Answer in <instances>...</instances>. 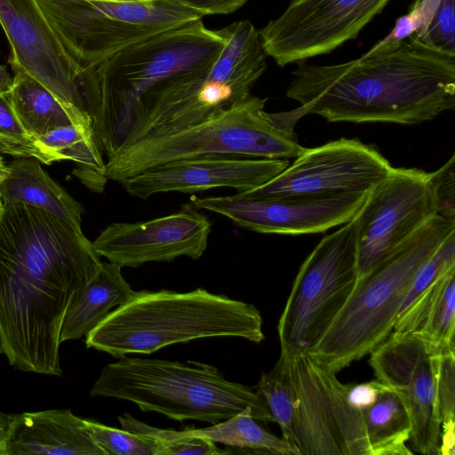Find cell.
<instances>
[{"mask_svg":"<svg viewBox=\"0 0 455 455\" xmlns=\"http://www.w3.org/2000/svg\"><path fill=\"white\" fill-rule=\"evenodd\" d=\"M438 353L419 338L395 331L370 353L376 379L393 388L406 406L411 425L410 445L422 455H439Z\"/></svg>","mask_w":455,"mask_h":455,"instance_id":"9a60e30c","label":"cell"},{"mask_svg":"<svg viewBox=\"0 0 455 455\" xmlns=\"http://www.w3.org/2000/svg\"><path fill=\"white\" fill-rule=\"evenodd\" d=\"M105 1H137V0H105Z\"/></svg>","mask_w":455,"mask_h":455,"instance_id":"7bdbcfd3","label":"cell"},{"mask_svg":"<svg viewBox=\"0 0 455 455\" xmlns=\"http://www.w3.org/2000/svg\"><path fill=\"white\" fill-rule=\"evenodd\" d=\"M9 425V414L4 413L0 411V442L4 443Z\"/></svg>","mask_w":455,"mask_h":455,"instance_id":"f35d334b","label":"cell"},{"mask_svg":"<svg viewBox=\"0 0 455 455\" xmlns=\"http://www.w3.org/2000/svg\"><path fill=\"white\" fill-rule=\"evenodd\" d=\"M252 304L198 288L134 291L86 335V347L121 358L212 337L260 343L265 335Z\"/></svg>","mask_w":455,"mask_h":455,"instance_id":"277c9868","label":"cell"},{"mask_svg":"<svg viewBox=\"0 0 455 455\" xmlns=\"http://www.w3.org/2000/svg\"><path fill=\"white\" fill-rule=\"evenodd\" d=\"M293 398V440L301 455H371L363 413L347 400L348 384L307 353L280 357L269 372Z\"/></svg>","mask_w":455,"mask_h":455,"instance_id":"30bf717a","label":"cell"},{"mask_svg":"<svg viewBox=\"0 0 455 455\" xmlns=\"http://www.w3.org/2000/svg\"><path fill=\"white\" fill-rule=\"evenodd\" d=\"M14 73L8 94L16 115L30 135L38 138L74 124L64 106L44 85L22 70Z\"/></svg>","mask_w":455,"mask_h":455,"instance_id":"484cf974","label":"cell"},{"mask_svg":"<svg viewBox=\"0 0 455 455\" xmlns=\"http://www.w3.org/2000/svg\"><path fill=\"white\" fill-rule=\"evenodd\" d=\"M267 100L251 95L197 124L124 144L107 158V178L121 183L168 162L205 156H298L305 148L297 140L296 123L288 111L266 112Z\"/></svg>","mask_w":455,"mask_h":455,"instance_id":"52a82bcc","label":"cell"},{"mask_svg":"<svg viewBox=\"0 0 455 455\" xmlns=\"http://www.w3.org/2000/svg\"><path fill=\"white\" fill-rule=\"evenodd\" d=\"M0 24L11 45L9 62L44 85L64 106L75 125L92 132L82 95L84 69L57 38L36 0H0Z\"/></svg>","mask_w":455,"mask_h":455,"instance_id":"7c38bea8","label":"cell"},{"mask_svg":"<svg viewBox=\"0 0 455 455\" xmlns=\"http://www.w3.org/2000/svg\"><path fill=\"white\" fill-rule=\"evenodd\" d=\"M7 167V174L0 181L3 204L23 203L81 228L82 205L44 171L38 160L20 158Z\"/></svg>","mask_w":455,"mask_h":455,"instance_id":"44dd1931","label":"cell"},{"mask_svg":"<svg viewBox=\"0 0 455 455\" xmlns=\"http://www.w3.org/2000/svg\"><path fill=\"white\" fill-rule=\"evenodd\" d=\"M455 155L437 171L430 172L437 213L445 218H455Z\"/></svg>","mask_w":455,"mask_h":455,"instance_id":"e575fe53","label":"cell"},{"mask_svg":"<svg viewBox=\"0 0 455 455\" xmlns=\"http://www.w3.org/2000/svg\"><path fill=\"white\" fill-rule=\"evenodd\" d=\"M253 418L251 406L239 413L204 428L186 427L177 431L180 437L196 436L235 448L242 453L301 455L298 448L283 437L267 431Z\"/></svg>","mask_w":455,"mask_h":455,"instance_id":"603a6c76","label":"cell"},{"mask_svg":"<svg viewBox=\"0 0 455 455\" xmlns=\"http://www.w3.org/2000/svg\"><path fill=\"white\" fill-rule=\"evenodd\" d=\"M13 82V77L7 71L6 65H0V91L9 90Z\"/></svg>","mask_w":455,"mask_h":455,"instance_id":"74e56055","label":"cell"},{"mask_svg":"<svg viewBox=\"0 0 455 455\" xmlns=\"http://www.w3.org/2000/svg\"><path fill=\"white\" fill-rule=\"evenodd\" d=\"M8 172L7 164H5L4 158L0 155V181L6 176Z\"/></svg>","mask_w":455,"mask_h":455,"instance_id":"ab89813d","label":"cell"},{"mask_svg":"<svg viewBox=\"0 0 455 455\" xmlns=\"http://www.w3.org/2000/svg\"><path fill=\"white\" fill-rule=\"evenodd\" d=\"M389 35L455 56V0H414Z\"/></svg>","mask_w":455,"mask_h":455,"instance_id":"4316f807","label":"cell"},{"mask_svg":"<svg viewBox=\"0 0 455 455\" xmlns=\"http://www.w3.org/2000/svg\"><path fill=\"white\" fill-rule=\"evenodd\" d=\"M455 231V218L435 215L369 272L307 354L338 373L369 355L393 331L419 267Z\"/></svg>","mask_w":455,"mask_h":455,"instance_id":"5b68a950","label":"cell"},{"mask_svg":"<svg viewBox=\"0 0 455 455\" xmlns=\"http://www.w3.org/2000/svg\"><path fill=\"white\" fill-rule=\"evenodd\" d=\"M85 427L106 455H160V446L152 437L114 428L84 419Z\"/></svg>","mask_w":455,"mask_h":455,"instance_id":"1f68e13d","label":"cell"},{"mask_svg":"<svg viewBox=\"0 0 455 455\" xmlns=\"http://www.w3.org/2000/svg\"><path fill=\"white\" fill-rule=\"evenodd\" d=\"M57 38L84 71L157 34L203 19L168 0H36Z\"/></svg>","mask_w":455,"mask_h":455,"instance_id":"ba28073f","label":"cell"},{"mask_svg":"<svg viewBox=\"0 0 455 455\" xmlns=\"http://www.w3.org/2000/svg\"><path fill=\"white\" fill-rule=\"evenodd\" d=\"M358 279L354 219L325 235L302 263L280 316V357L307 353L344 307Z\"/></svg>","mask_w":455,"mask_h":455,"instance_id":"9c48e42d","label":"cell"},{"mask_svg":"<svg viewBox=\"0 0 455 455\" xmlns=\"http://www.w3.org/2000/svg\"><path fill=\"white\" fill-rule=\"evenodd\" d=\"M121 269L116 263L102 262L99 274L67 310L60 329V343L86 336L113 308L131 298L133 291Z\"/></svg>","mask_w":455,"mask_h":455,"instance_id":"7402d4cb","label":"cell"},{"mask_svg":"<svg viewBox=\"0 0 455 455\" xmlns=\"http://www.w3.org/2000/svg\"><path fill=\"white\" fill-rule=\"evenodd\" d=\"M437 214L430 172L393 167L367 193L353 217L357 228L358 277Z\"/></svg>","mask_w":455,"mask_h":455,"instance_id":"8fae6325","label":"cell"},{"mask_svg":"<svg viewBox=\"0 0 455 455\" xmlns=\"http://www.w3.org/2000/svg\"><path fill=\"white\" fill-rule=\"evenodd\" d=\"M90 395L130 401L178 421L215 424L251 406L257 421L274 422L254 387L229 381L217 367L196 361L124 355L102 369Z\"/></svg>","mask_w":455,"mask_h":455,"instance_id":"8992f818","label":"cell"},{"mask_svg":"<svg viewBox=\"0 0 455 455\" xmlns=\"http://www.w3.org/2000/svg\"><path fill=\"white\" fill-rule=\"evenodd\" d=\"M256 391L265 399L268 409L282 431V437L292 446L297 447L292 435L294 413L293 398L287 383L271 373H262Z\"/></svg>","mask_w":455,"mask_h":455,"instance_id":"d6a6232c","label":"cell"},{"mask_svg":"<svg viewBox=\"0 0 455 455\" xmlns=\"http://www.w3.org/2000/svg\"><path fill=\"white\" fill-rule=\"evenodd\" d=\"M3 204V354L18 370L61 376L60 334L63 318L99 274L102 261L82 228L23 203Z\"/></svg>","mask_w":455,"mask_h":455,"instance_id":"6da1fadb","label":"cell"},{"mask_svg":"<svg viewBox=\"0 0 455 455\" xmlns=\"http://www.w3.org/2000/svg\"><path fill=\"white\" fill-rule=\"evenodd\" d=\"M392 169L373 147L341 138L304 148L278 175L243 193L254 197L368 193Z\"/></svg>","mask_w":455,"mask_h":455,"instance_id":"5bb4252c","label":"cell"},{"mask_svg":"<svg viewBox=\"0 0 455 455\" xmlns=\"http://www.w3.org/2000/svg\"><path fill=\"white\" fill-rule=\"evenodd\" d=\"M0 354H3V350H2V346H1V342H0Z\"/></svg>","mask_w":455,"mask_h":455,"instance_id":"ee69618b","label":"cell"},{"mask_svg":"<svg viewBox=\"0 0 455 455\" xmlns=\"http://www.w3.org/2000/svg\"><path fill=\"white\" fill-rule=\"evenodd\" d=\"M123 429L154 438L160 446V455H220L228 451L220 449L215 443L202 437H180L176 430L162 429L141 422L130 413L118 416Z\"/></svg>","mask_w":455,"mask_h":455,"instance_id":"4dcf8cb0","label":"cell"},{"mask_svg":"<svg viewBox=\"0 0 455 455\" xmlns=\"http://www.w3.org/2000/svg\"><path fill=\"white\" fill-rule=\"evenodd\" d=\"M371 455H411L408 448L411 419L400 395L386 388L378 401L363 412Z\"/></svg>","mask_w":455,"mask_h":455,"instance_id":"83f0119b","label":"cell"},{"mask_svg":"<svg viewBox=\"0 0 455 455\" xmlns=\"http://www.w3.org/2000/svg\"><path fill=\"white\" fill-rule=\"evenodd\" d=\"M453 268H455V231L448 235L417 270L411 289L401 307L400 315L432 283Z\"/></svg>","mask_w":455,"mask_h":455,"instance_id":"836d02e7","label":"cell"},{"mask_svg":"<svg viewBox=\"0 0 455 455\" xmlns=\"http://www.w3.org/2000/svg\"><path fill=\"white\" fill-rule=\"evenodd\" d=\"M6 455H106L69 410L9 414Z\"/></svg>","mask_w":455,"mask_h":455,"instance_id":"d6986e66","label":"cell"},{"mask_svg":"<svg viewBox=\"0 0 455 455\" xmlns=\"http://www.w3.org/2000/svg\"><path fill=\"white\" fill-rule=\"evenodd\" d=\"M389 1L290 0L259 30L263 50L280 67L329 53L355 38Z\"/></svg>","mask_w":455,"mask_h":455,"instance_id":"4fadbf2b","label":"cell"},{"mask_svg":"<svg viewBox=\"0 0 455 455\" xmlns=\"http://www.w3.org/2000/svg\"><path fill=\"white\" fill-rule=\"evenodd\" d=\"M225 44L203 20L131 45L84 71L82 95L96 141L107 158L126 140L140 101L163 84L212 68Z\"/></svg>","mask_w":455,"mask_h":455,"instance_id":"3957f363","label":"cell"},{"mask_svg":"<svg viewBox=\"0 0 455 455\" xmlns=\"http://www.w3.org/2000/svg\"><path fill=\"white\" fill-rule=\"evenodd\" d=\"M393 331L414 335L436 352L455 350V268L399 315Z\"/></svg>","mask_w":455,"mask_h":455,"instance_id":"ffe728a7","label":"cell"},{"mask_svg":"<svg viewBox=\"0 0 455 455\" xmlns=\"http://www.w3.org/2000/svg\"><path fill=\"white\" fill-rule=\"evenodd\" d=\"M288 165L286 159L205 156L149 168L121 184L130 196L141 199L158 193H193L218 188L243 193L267 182Z\"/></svg>","mask_w":455,"mask_h":455,"instance_id":"ac0fdd59","label":"cell"},{"mask_svg":"<svg viewBox=\"0 0 455 455\" xmlns=\"http://www.w3.org/2000/svg\"><path fill=\"white\" fill-rule=\"evenodd\" d=\"M436 403L441 421L439 455L455 454V350L438 353Z\"/></svg>","mask_w":455,"mask_h":455,"instance_id":"f546056e","label":"cell"},{"mask_svg":"<svg viewBox=\"0 0 455 455\" xmlns=\"http://www.w3.org/2000/svg\"><path fill=\"white\" fill-rule=\"evenodd\" d=\"M212 224L190 203L172 214L140 222H114L92 242L100 257L121 267L172 261L186 256L196 259L206 250Z\"/></svg>","mask_w":455,"mask_h":455,"instance_id":"e0dca14e","label":"cell"},{"mask_svg":"<svg viewBox=\"0 0 455 455\" xmlns=\"http://www.w3.org/2000/svg\"><path fill=\"white\" fill-rule=\"evenodd\" d=\"M219 30L225 44L212 69L225 79L252 88L267 69L259 31L249 20L235 21Z\"/></svg>","mask_w":455,"mask_h":455,"instance_id":"d4e9b609","label":"cell"},{"mask_svg":"<svg viewBox=\"0 0 455 455\" xmlns=\"http://www.w3.org/2000/svg\"><path fill=\"white\" fill-rule=\"evenodd\" d=\"M37 140L56 162H74L73 174L89 189L103 191L108 180L106 161L93 133L71 124L52 130Z\"/></svg>","mask_w":455,"mask_h":455,"instance_id":"cb8c5ba5","label":"cell"},{"mask_svg":"<svg viewBox=\"0 0 455 455\" xmlns=\"http://www.w3.org/2000/svg\"><path fill=\"white\" fill-rule=\"evenodd\" d=\"M199 12L204 16L228 14L242 7L247 0H168Z\"/></svg>","mask_w":455,"mask_h":455,"instance_id":"8d00e7d4","label":"cell"},{"mask_svg":"<svg viewBox=\"0 0 455 455\" xmlns=\"http://www.w3.org/2000/svg\"><path fill=\"white\" fill-rule=\"evenodd\" d=\"M3 207H4V204H3V202H2V200L0 198V216H1L2 212H3Z\"/></svg>","mask_w":455,"mask_h":455,"instance_id":"b9f144b4","label":"cell"},{"mask_svg":"<svg viewBox=\"0 0 455 455\" xmlns=\"http://www.w3.org/2000/svg\"><path fill=\"white\" fill-rule=\"evenodd\" d=\"M0 455H6L4 443L0 442Z\"/></svg>","mask_w":455,"mask_h":455,"instance_id":"60d3db41","label":"cell"},{"mask_svg":"<svg viewBox=\"0 0 455 455\" xmlns=\"http://www.w3.org/2000/svg\"><path fill=\"white\" fill-rule=\"evenodd\" d=\"M387 387L376 379L359 384H348V403L354 409L363 413L378 401L380 394Z\"/></svg>","mask_w":455,"mask_h":455,"instance_id":"d590c367","label":"cell"},{"mask_svg":"<svg viewBox=\"0 0 455 455\" xmlns=\"http://www.w3.org/2000/svg\"><path fill=\"white\" fill-rule=\"evenodd\" d=\"M0 152L19 158H35L45 164L56 162L37 138L30 135L21 124L8 90L0 91Z\"/></svg>","mask_w":455,"mask_h":455,"instance_id":"f1b7e54d","label":"cell"},{"mask_svg":"<svg viewBox=\"0 0 455 455\" xmlns=\"http://www.w3.org/2000/svg\"><path fill=\"white\" fill-rule=\"evenodd\" d=\"M367 193L335 196L254 197L243 193L226 196H192L198 210L220 214L257 233L301 235L322 233L351 220Z\"/></svg>","mask_w":455,"mask_h":455,"instance_id":"2e32d148","label":"cell"},{"mask_svg":"<svg viewBox=\"0 0 455 455\" xmlns=\"http://www.w3.org/2000/svg\"><path fill=\"white\" fill-rule=\"evenodd\" d=\"M286 96L299 120L417 124L455 108V56L408 36L388 35L356 60L334 65L299 63Z\"/></svg>","mask_w":455,"mask_h":455,"instance_id":"7a4b0ae2","label":"cell"}]
</instances>
